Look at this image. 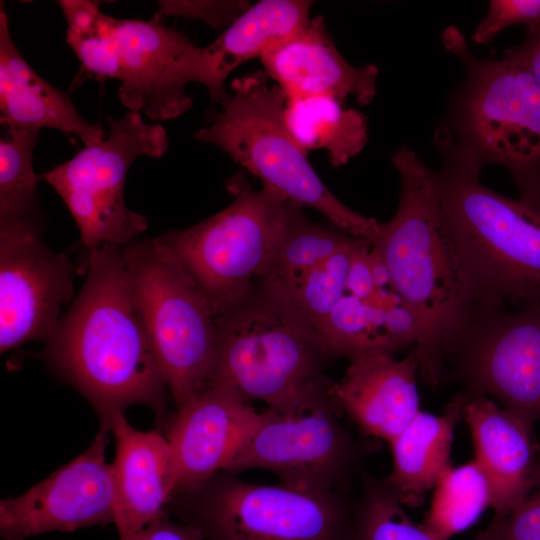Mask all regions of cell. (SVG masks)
<instances>
[{
	"label": "cell",
	"instance_id": "obj_12",
	"mask_svg": "<svg viewBox=\"0 0 540 540\" xmlns=\"http://www.w3.org/2000/svg\"><path fill=\"white\" fill-rule=\"evenodd\" d=\"M107 120L103 140L84 145L42 175L74 218L87 251L107 244L125 247L147 230V219L126 205V177L138 157H161L169 145L165 128L146 123L139 112Z\"/></svg>",
	"mask_w": 540,
	"mask_h": 540
},
{
	"label": "cell",
	"instance_id": "obj_33",
	"mask_svg": "<svg viewBox=\"0 0 540 540\" xmlns=\"http://www.w3.org/2000/svg\"><path fill=\"white\" fill-rule=\"evenodd\" d=\"M249 6L247 1H161L158 14L196 18L222 27L229 26Z\"/></svg>",
	"mask_w": 540,
	"mask_h": 540
},
{
	"label": "cell",
	"instance_id": "obj_6",
	"mask_svg": "<svg viewBox=\"0 0 540 540\" xmlns=\"http://www.w3.org/2000/svg\"><path fill=\"white\" fill-rule=\"evenodd\" d=\"M135 304L176 410L212 382L219 345L217 313L158 239L123 247Z\"/></svg>",
	"mask_w": 540,
	"mask_h": 540
},
{
	"label": "cell",
	"instance_id": "obj_35",
	"mask_svg": "<svg viewBox=\"0 0 540 540\" xmlns=\"http://www.w3.org/2000/svg\"><path fill=\"white\" fill-rule=\"evenodd\" d=\"M505 55L524 65L540 84V26L528 30L525 41L507 49Z\"/></svg>",
	"mask_w": 540,
	"mask_h": 540
},
{
	"label": "cell",
	"instance_id": "obj_21",
	"mask_svg": "<svg viewBox=\"0 0 540 540\" xmlns=\"http://www.w3.org/2000/svg\"><path fill=\"white\" fill-rule=\"evenodd\" d=\"M0 121L7 129L53 128L76 136L84 145L105 138L104 129L87 121L67 93L44 80L27 63L9 29L0 5Z\"/></svg>",
	"mask_w": 540,
	"mask_h": 540
},
{
	"label": "cell",
	"instance_id": "obj_7",
	"mask_svg": "<svg viewBox=\"0 0 540 540\" xmlns=\"http://www.w3.org/2000/svg\"><path fill=\"white\" fill-rule=\"evenodd\" d=\"M226 187L232 202L184 228L157 236L209 299L217 316L247 300L269 274L286 232L290 202L255 190L244 171Z\"/></svg>",
	"mask_w": 540,
	"mask_h": 540
},
{
	"label": "cell",
	"instance_id": "obj_25",
	"mask_svg": "<svg viewBox=\"0 0 540 540\" xmlns=\"http://www.w3.org/2000/svg\"><path fill=\"white\" fill-rule=\"evenodd\" d=\"M398 304L399 296L389 286H376L366 297L345 291L318 336L332 358L371 352L393 355L398 350L387 329V312Z\"/></svg>",
	"mask_w": 540,
	"mask_h": 540
},
{
	"label": "cell",
	"instance_id": "obj_20",
	"mask_svg": "<svg viewBox=\"0 0 540 540\" xmlns=\"http://www.w3.org/2000/svg\"><path fill=\"white\" fill-rule=\"evenodd\" d=\"M462 392V418L472 435L475 460L490 486L493 519H502L531 491L540 446L533 440L534 432L494 400Z\"/></svg>",
	"mask_w": 540,
	"mask_h": 540
},
{
	"label": "cell",
	"instance_id": "obj_26",
	"mask_svg": "<svg viewBox=\"0 0 540 540\" xmlns=\"http://www.w3.org/2000/svg\"><path fill=\"white\" fill-rule=\"evenodd\" d=\"M363 241L366 240L354 238L312 267L281 277H267L261 283L281 295L318 334L346 291L354 253Z\"/></svg>",
	"mask_w": 540,
	"mask_h": 540
},
{
	"label": "cell",
	"instance_id": "obj_19",
	"mask_svg": "<svg viewBox=\"0 0 540 540\" xmlns=\"http://www.w3.org/2000/svg\"><path fill=\"white\" fill-rule=\"evenodd\" d=\"M417 372L412 352L401 360L384 352L365 353L349 359L330 392L365 434L391 442L420 411Z\"/></svg>",
	"mask_w": 540,
	"mask_h": 540
},
{
	"label": "cell",
	"instance_id": "obj_22",
	"mask_svg": "<svg viewBox=\"0 0 540 540\" xmlns=\"http://www.w3.org/2000/svg\"><path fill=\"white\" fill-rule=\"evenodd\" d=\"M313 2L261 0L250 5L210 45L203 47V85L213 102L223 103L227 77L243 63L261 58L271 48L302 29L310 20Z\"/></svg>",
	"mask_w": 540,
	"mask_h": 540
},
{
	"label": "cell",
	"instance_id": "obj_31",
	"mask_svg": "<svg viewBox=\"0 0 540 540\" xmlns=\"http://www.w3.org/2000/svg\"><path fill=\"white\" fill-rule=\"evenodd\" d=\"M474 540H540V473L527 497L504 518L493 519Z\"/></svg>",
	"mask_w": 540,
	"mask_h": 540
},
{
	"label": "cell",
	"instance_id": "obj_9",
	"mask_svg": "<svg viewBox=\"0 0 540 540\" xmlns=\"http://www.w3.org/2000/svg\"><path fill=\"white\" fill-rule=\"evenodd\" d=\"M443 43L467 71L455 144L481 168L489 163L505 166L518 186L519 199L540 208V84L509 56H473L456 27L445 30Z\"/></svg>",
	"mask_w": 540,
	"mask_h": 540
},
{
	"label": "cell",
	"instance_id": "obj_36",
	"mask_svg": "<svg viewBox=\"0 0 540 540\" xmlns=\"http://www.w3.org/2000/svg\"><path fill=\"white\" fill-rule=\"evenodd\" d=\"M532 473H540V449L537 453Z\"/></svg>",
	"mask_w": 540,
	"mask_h": 540
},
{
	"label": "cell",
	"instance_id": "obj_2",
	"mask_svg": "<svg viewBox=\"0 0 540 540\" xmlns=\"http://www.w3.org/2000/svg\"><path fill=\"white\" fill-rule=\"evenodd\" d=\"M391 162L401 180L394 216L380 223L372 248L386 264L393 289L416 315L420 337L411 351L421 379L444 382V362L478 308L443 216L435 172L404 146Z\"/></svg>",
	"mask_w": 540,
	"mask_h": 540
},
{
	"label": "cell",
	"instance_id": "obj_11",
	"mask_svg": "<svg viewBox=\"0 0 540 540\" xmlns=\"http://www.w3.org/2000/svg\"><path fill=\"white\" fill-rule=\"evenodd\" d=\"M322 376L290 401L262 412L261 422L226 473L264 469L300 491H350L365 447L340 423Z\"/></svg>",
	"mask_w": 540,
	"mask_h": 540
},
{
	"label": "cell",
	"instance_id": "obj_28",
	"mask_svg": "<svg viewBox=\"0 0 540 540\" xmlns=\"http://www.w3.org/2000/svg\"><path fill=\"white\" fill-rule=\"evenodd\" d=\"M39 131L7 129L0 141V222L42 221L33 152Z\"/></svg>",
	"mask_w": 540,
	"mask_h": 540
},
{
	"label": "cell",
	"instance_id": "obj_32",
	"mask_svg": "<svg viewBox=\"0 0 540 540\" xmlns=\"http://www.w3.org/2000/svg\"><path fill=\"white\" fill-rule=\"evenodd\" d=\"M525 24L528 30L540 26V0H490L486 16L472 34L476 44H489L506 28Z\"/></svg>",
	"mask_w": 540,
	"mask_h": 540
},
{
	"label": "cell",
	"instance_id": "obj_5",
	"mask_svg": "<svg viewBox=\"0 0 540 540\" xmlns=\"http://www.w3.org/2000/svg\"><path fill=\"white\" fill-rule=\"evenodd\" d=\"M66 41L81 64L76 86L87 78L117 79L121 103L151 120L183 115L193 104L186 86L204 82L203 47L167 26L160 15L119 19L90 7L69 22Z\"/></svg>",
	"mask_w": 540,
	"mask_h": 540
},
{
	"label": "cell",
	"instance_id": "obj_17",
	"mask_svg": "<svg viewBox=\"0 0 540 540\" xmlns=\"http://www.w3.org/2000/svg\"><path fill=\"white\" fill-rule=\"evenodd\" d=\"M100 426L115 439L111 464L114 486V524L119 540H131L168 511L176 490V474L166 436L140 431L124 413L113 414Z\"/></svg>",
	"mask_w": 540,
	"mask_h": 540
},
{
	"label": "cell",
	"instance_id": "obj_13",
	"mask_svg": "<svg viewBox=\"0 0 540 540\" xmlns=\"http://www.w3.org/2000/svg\"><path fill=\"white\" fill-rule=\"evenodd\" d=\"M484 395L534 432L540 422V301L479 305L444 362V381Z\"/></svg>",
	"mask_w": 540,
	"mask_h": 540
},
{
	"label": "cell",
	"instance_id": "obj_34",
	"mask_svg": "<svg viewBox=\"0 0 540 540\" xmlns=\"http://www.w3.org/2000/svg\"><path fill=\"white\" fill-rule=\"evenodd\" d=\"M196 527L173 521L169 512L158 517L131 540H204Z\"/></svg>",
	"mask_w": 540,
	"mask_h": 540
},
{
	"label": "cell",
	"instance_id": "obj_8",
	"mask_svg": "<svg viewBox=\"0 0 540 540\" xmlns=\"http://www.w3.org/2000/svg\"><path fill=\"white\" fill-rule=\"evenodd\" d=\"M218 354L211 384L269 407L295 398L324 376L333 359L316 331L277 292L260 283L217 316Z\"/></svg>",
	"mask_w": 540,
	"mask_h": 540
},
{
	"label": "cell",
	"instance_id": "obj_23",
	"mask_svg": "<svg viewBox=\"0 0 540 540\" xmlns=\"http://www.w3.org/2000/svg\"><path fill=\"white\" fill-rule=\"evenodd\" d=\"M463 404L461 391L440 415L420 410L389 442L393 471L386 479L403 505H420L425 494L451 468L454 429L462 418Z\"/></svg>",
	"mask_w": 540,
	"mask_h": 540
},
{
	"label": "cell",
	"instance_id": "obj_29",
	"mask_svg": "<svg viewBox=\"0 0 540 540\" xmlns=\"http://www.w3.org/2000/svg\"><path fill=\"white\" fill-rule=\"evenodd\" d=\"M351 540H437L415 524L387 479L360 474Z\"/></svg>",
	"mask_w": 540,
	"mask_h": 540
},
{
	"label": "cell",
	"instance_id": "obj_16",
	"mask_svg": "<svg viewBox=\"0 0 540 540\" xmlns=\"http://www.w3.org/2000/svg\"><path fill=\"white\" fill-rule=\"evenodd\" d=\"M261 419L262 412L233 390L217 384L177 409L166 434L176 474L175 494L226 473Z\"/></svg>",
	"mask_w": 540,
	"mask_h": 540
},
{
	"label": "cell",
	"instance_id": "obj_3",
	"mask_svg": "<svg viewBox=\"0 0 540 540\" xmlns=\"http://www.w3.org/2000/svg\"><path fill=\"white\" fill-rule=\"evenodd\" d=\"M441 140V208L478 305L540 301V208L482 185L469 153Z\"/></svg>",
	"mask_w": 540,
	"mask_h": 540
},
{
	"label": "cell",
	"instance_id": "obj_18",
	"mask_svg": "<svg viewBox=\"0 0 540 540\" xmlns=\"http://www.w3.org/2000/svg\"><path fill=\"white\" fill-rule=\"evenodd\" d=\"M265 74L287 99L332 96L371 103L377 91L379 69L374 64L351 65L330 37L323 16H315L298 32L260 58Z\"/></svg>",
	"mask_w": 540,
	"mask_h": 540
},
{
	"label": "cell",
	"instance_id": "obj_30",
	"mask_svg": "<svg viewBox=\"0 0 540 540\" xmlns=\"http://www.w3.org/2000/svg\"><path fill=\"white\" fill-rule=\"evenodd\" d=\"M354 238L333 226L326 227L309 220L301 207L290 202L286 232L274 264L265 278L281 277L312 267L338 252Z\"/></svg>",
	"mask_w": 540,
	"mask_h": 540
},
{
	"label": "cell",
	"instance_id": "obj_4",
	"mask_svg": "<svg viewBox=\"0 0 540 540\" xmlns=\"http://www.w3.org/2000/svg\"><path fill=\"white\" fill-rule=\"evenodd\" d=\"M287 97L264 71L234 78L210 125L194 137L218 147L285 201L322 214L331 226L370 243L380 223L346 206L325 185L285 120Z\"/></svg>",
	"mask_w": 540,
	"mask_h": 540
},
{
	"label": "cell",
	"instance_id": "obj_1",
	"mask_svg": "<svg viewBox=\"0 0 540 540\" xmlns=\"http://www.w3.org/2000/svg\"><path fill=\"white\" fill-rule=\"evenodd\" d=\"M85 269V282L42 357L90 402L101 424L134 405L161 420L170 394L134 301L123 247L88 251Z\"/></svg>",
	"mask_w": 540,
	"mask_h": 540
},
{
	"label": "cell",
	"instance_id": "obj_27",
	"mask_svg": "<svg viewBox=\"0 0 540 540\" xmlns=\"http://www.w3.org/2000/svg\"><path fill=\"white\" fill-rule=\"evenodd\" d=\"M490 503L488 480L474 459L443 475L422 526L437 540H449L473 525Z\"/></svg>",
	"mask_w": 540,
	"mask_h": 540
},
{
	"label": "cell",
	"instance_id": "obj_10",
	"mask_svg": "<svg viewBox=\"0 0 540 540\" xmlns=\"http://www.w3.org/2000/svg\"><path fill=\"white\" fill-rule=\"evenodd\" d=\"M356 496L300 491L218 473L168 506L208 540H351Z\"/></svg>",
	"mask_w": 540,
	"mask_h": 540
},
{
	"label": "cell",
	"instance_id": "obj_24",
	"mask_svg": "<svg viewBox=\"0 0 540 540\" xmlns=\"http://www.w3.org/2000/svg\"><path fill=\"white\" fill-rule=\"evenodd\" d=\"M285 120L305 152L325 150L335 167L346 165L368 141L366 116L332 96L288 98Z\"/></svg>",
	"mask_w": 540,
	"mask_h": 540
},
{
	"label": "cell",
	"instance_id": "obj_15",
	"mask_svg": "<svg viewBox=\"0 0 540 540\" xmlns=\"http://www.w3.org/2000/svg\"><path fill=\"white\" fill-rule=\"evenodd\" d=\"M110 430L100 426L90 446L26 492L0 501V536L26 540L114 522V486L106 460Z\"/></svg>",
	"mask_w": 540,
	"mask_h": 540
},
{
	"label": "cell",
	"instance_id": "obj_14",
	"mask_svg": "<svg viewBox=\"0 0 540 540\" xmlns=\"http://www.w3.org/2000/svg\"><path fill=\"white\" fill-rule=\"evenodd\" d=\"M42 221L0 222V351L46 342L74 296V267L43 239Z\"/></svg>",
	"mask_w": 540,
	"mask_h": 540
}]
</instances>
